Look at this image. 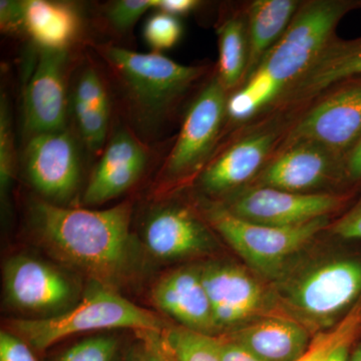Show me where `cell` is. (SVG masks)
I'll return each instance as SVG.
<instances>
[{"instance_id": "1", "label": "cell", "mask_w": 361, "mask_h": 361, "mask_svg": "<svg viewBox=\"0 0 361 361\" xmlns=\"http://www.w3.org/2000/svg\"><path fill=\"white\" fill-rule=\"evenodd\" d=\"M132 213L128 202L90 210L37 201L30 221L37 238L54 257L99 286L116 291L141 267V248L130 231Z\"/></svg>"}, {"instance_id": "38", "label": "cell", "mask_w": 361, "mask_h": 361, "mask_svg": "<svg viewBox=\"0 0 361 361\" xmlns=\"http://www.w3.org/2000/svg\"><path fill=\"white\" fill-rule=\"evenodd\" d=\"M343 174L353 180H361V137L344 158Z\"/></svg>"}, {"instance_id": "36", "label": "cell", "mask_w": 361, "mask_h": 361, "mask_svg": "<svg viewBox=\"0 0 361 361\" xmlns=\"http://www.w3.org/2000/svg\"><path fill=\"white\" fill-rule=\"evenodd\" d=\"M218 337L221 361H263L245 346L228 336Z\"/></svg>"}, {"instance_id": "30", "label": "cell", "mask_w": 361, "mask_h": 361, "mask_svg": "<svg viewBox=\"0 0 361 361\" xmlns=\"http://www.w3.org/2000/svg\"><path fill=\"white\" fill-rule=\"evenodd\" d=\"M8 106L2 97L0 106V189L1 197H6L11 186L14 171V148L13 130L9 118Z\"/></svg>"}, {"instance_id": "34", "label": "cell", "mask_w": 361, "mask_h": 361, "mask_svg": "<svg viewBox=\"0 0 361 361\" xmlns=\"http://www.w3.org/2000/svg\"><path fill=\"white\" fill-rule=\"evenodd\" d=\"M0 25H1V30L6 32L23 30V1L1 0Z\"/></svg>"}, {"instance_id": "31", "label": "cell", "mask_w": 361, "mask_h": 361, "mask_svg": "<svg viewBox=\"0 0 361 361\" xmlns=\"http://www.w3.org/2000/svg\"><path fill=\"white\" fill-rule=\"evenodd\" d=\"M157 6L158 0H118L106 9V20L116 32H126L142 14Z\"/></svg>"}, {"instance_id": "23", "label": "cell", "mask_w": 361, "mask_h": 361, "mask_svg": "<svg viewBox=\"0 0 361 361\" xmlns=\"http://www.w3.org/2000/svg\"><path fill=\"white\" fill-rule=\"evenodd\" d=\"M145 334V341L161 361H221L218 337L183 326H167L160 334Z\"/></svg>"}, {"instance_id": "14", "label": "cell", "mask_w": 361, "mask_h": 361, "mask_svg": "<svg viewBox=\"0 0 361 361\" xmlns=\"http://www.w3.org/2000/svg\"><path fill=\"white\" fill-rule=\"evenodd\" d=\"M148 158L147 149L132 133L116 130L90 177L84 204L99 205L125 193L141 178Z\"/></svg>"}, {"instance_id": "29", "label": "cell", "mask_w": 361, "mask_h": 361, "mask_svg": "<svg viewBox=\"0 0 361 361\" xmlns=\"http://www.w3.org/2000/svg\"><path fill=\"white\" fill-rule=\"evenodd\" d=\"M144 37L147 44L156 51L172 49L182 37L179 18L158 11L145 25Z\"/></svg>"}, {"instance_id": "12", "label": "cell", "mask_w": 361, "mask_h": 361, "mask_svg": "<svg viewBox=\"0 0 361 361\" xmlns=\"http://www.w3.org/2000/svg\"><path fill=\"white\" fill-rule=\"evenodd\" d=\"M66 52L40 49L25 94V126L30 137L65 130Z\"/></svg>"}, {"instance_id": "19", "label": "cell", "mask_w": 361, "mask_h": 361, "mask_svg": "<svg viewBox=\"0 0 361 361\" xmlns=\"http://www.w3.org/2000/svg\"><path fill=\"white\" fill-rule=\"evenodd\" d=\"M276 135L256 134L233 145L204 170V191L221 194L245 184L260 170L274 146Z\"/></svg>"}, {"instance_id": "5", "label": "cell", "mask_w": 361, "mask_h": 361, "mask_svg": "<svg viewBox=\"0 0 361 361\" xmlns=\"http://www.w3.org/2000/svg\"><path fill=\"white\" fill-rule=\"evenodd\" d=\"M207 218L247 264L269 277H277L287 261L329 223V216H324L301 225L272 227L241 219L223 206L209 209Z\"/></svg>"}, {"instance_id": "18", "label": "cell", "mask_w": 361, "mask_h": 361, "mask_svg": "<svg viewBox=\"0 0 361 361\" xmlns=\"http://www.w3.org/2000/svg\"><path fill=\"white\" fill-rule=\"evenodd\" d=\"M227 336L263 361H296L312 342L300 323L273 316L244 325Z\"/></svg>"}, {"instance_id": "11", "label": "cell", "mask_w": 361, "mask_h": 361, "mask_svg": "<svg viewBox=\"0 0 361 361\" xmlns=\"http://www.w3.org/2000/svg\"><path fill=\"white\" fill-rule=\"evenodd\" d=\"M4 292L13 307L26 312L61 310L73 297V286L63 273L39 259L16 255L4 268Z\"/></svg>"}, {"instance_id": "3", "label": "cell", "mask_w": 361, "mask_h": 361, "mask_svg": "<svg viewBox=\"0 0 361 361\" xmlns=\"http://www.w3.org/2000/svg\"><path fill=\"white\" fill-rule=\"evenodd\" d=\"M97 51L120 82L133 113L148 126L161 120L204 71L159 52L140 54L110 44L99 45Z\"/></svg>"}, {"instance_id": "24", "label": "cell", "mask_w": 361, "mask_h": 361, "mask_svg": "<svg viewBox=\"0 0 361 361\" xmlns=\"http://www.w3.org/2000/svg\"><path fill=\"white\" fill-rule=\"evenodd\" d=\"M219 42V77L226 90L233 89L245 78L248 63V45L246 44L243 21L231 18L218 30Z\"/></svg>"}, {"instance_id": "26", "label": "cell", "mask_w": 361, "mask_h": 361, "mask_svg": "<svg viewBox=\"0 0 361 361\" xmlns=\"http://www.w3.org/2000/svg\"><path fill=\"white\" fill-rule=\"evenodd\" d=\"M361 329V301L353 306L343 320L336 329L324 334H320L311 342L305 355L296 361H323L331 353L332 349L342 342L355 339Z\"/></svg>"}, {"instance_id": "25", "label": "cell", "mask_w": 361, "mask_h": 361, "mask_svg": "<svg viewBox=\"0 0 361 361\" xmlns=\"http://www.w3.org/2000/svg\"><path fill=\"white\" fill-rule=\"evenodd\" d=\"M281 94V89L268 75L256 71L246 85L228 99L226 114L235 121L247 120Z\"/></svg>"}, {"instance_id": "16", "label": "cell", "mask_w": 361, "mask_h": 361, "mask_svg": "<svg viewBox=\"0 0 361 361\" xmlns=\"http://www.w3.org/2000/svg\"><path fill=\"white\" fill-rule=\"evenodd\" d=\"M337 173H343V161L336 156L314 145H297L282 151L263 171L258 187L303 193L324 186Z\"/></svg>"}, {"instance_id": "8", "label": "cell", "mask_w": 361, "mask_h": 361, "mask_svg": "<svg viewBox=\"0 0 361 361\" xmlns=\"http://www.w3.org/2000/svg\"><path fill=\"white\" fill-rule=\"evenodd\" d=\"M226 90L215 75L190 106L163 173L179 178L196 170L205 160L219 134L227 109Z\"/></svg>"}, {"instance_id": "13", "label": "cell", "mask_w": 361, "mask_h": 361, "mask_svg": "<svg viewBox=\"0 0 361 361\" xmlns=\"http://www.w3.org/2000/svg\"><path fill=\"white\" fill-rule=\"evenodd\" d=\"M200 271L218 332L245 322L262 305L260 285L238 266L208 263Z\"/></svg>"}, {"instance_id": "37", "label": "cell", "mask_w": 361, "mask_h": 361, "mask_svg": "<svg viewBox=\"0 0 361 361\" xmlns=\"http://www.w3.org/2000/svg\"><path fill=\"white\" fill-rule=\"evenodd\" d=\"M200 2L196 0H158V11L176 16H184L193 11Z\"/></svg>"}, {"instance_id": "21", "label": "cell", "mask_w": 361, "mask_h": 361, "mask_svg": "<svg viewBox=\"0 0 361 361\" xmlns=\"http://www.w3.org/2000/svg\"><path fill=\"white\" fill-rule=\"evenodd\" d=\"M23 30L40 49L66 51V47L77 37L80 18L70 4L47 0H25Z\"/></svg>"}, {"instance_id": "40", "label": "cell", "mask_w": 361, "mask_h": 361, "mask_svg": "<svg viewBox=\"0 0 361 361\" xmlns=\"http://www.w3.org/2000/svg\"><path fill=\"white\" fill-rule=\"evenodd\" d=\"M126 361H151L148 350L142 349H134L127 356Z\"/></svg>"}, {"instance_id": "15", "label": "cell", "mask_w": 361, "mask_h": 361, "mask_svg": "<svg viewBox=\"0 0 361 361\" xmlns=\"http://www.w3.org/2000/svg\"><path fill=\"white\" fill-rule=\"evenodd\" d=\"M144 239L149 253L161 260L201 255L215 247L205 226L180 207H165L152 214L145 226Z\"/></svg>"}, {"instance_id": "32", "label": "cell", "mask_w": 361, "mask_h": 361, "mask_svg": "<svg viewBox=\"0 0 361 361\" xmlns=\"http://www.w3.org/2000/svg\"><path fill=\"white\" fill-rule=\"evenodd\" d=\"M73 99L82 102L90 108L110 115V103L106 87L94 68H87L78 78Z\"/></svg>"}, {"instance_id": "9", "label": "cell", "mask_w": 361, "mask_h": 361, "mask_svg": "<svg viewBox=\"0 0 361 361\" xmlns=\"http://www.w3.org/2000/svg\"><path fill=\"white\" fill-rule=\"evenodd\" d=\"M341 204L332 194L293 193L256 187L240 194L226 207L241 219L272 227H290L329 216Z\"/></svg>"}, {"instance_id": "17", "label": "cell", "mask_w": 361, "mask_h": 361, "mask_svg": "<svg viewBox=\"0 0 361 361\" xmlns=\"http://www.w3.org/2000/svg\"><path fill=\"white\" fill-rule=\"evenodd\" d=\"M154 303L180 326L201 334H217L212 307L202 280L200 267L169 273L154 287Z\"/></svg>"}, {"instance_id": "27", "label": "cell", "mask_w": 361, "mask_h": 361, "mask_svg": "<svg viewBox=\"0 0 361 361\" xmlns=\"http://www.w3.org/2000/svg\"><path fill=\"white\" fill-rule=\"evenodd\" d=\"M73 106L78 129L85 145L90 151H99L106 142L110 115L90 108L77 99H73Z\"/></svg>"}, {"instance_id": "35", "label": "cell", "mask_w": 361, "mask_h": 361, "mask_svg": "<svg viewBox=\"0 0 361 361\" xmlns=\"http://www.w3.org/2000/svg\"><path fill=\"white\" fill-rule=\"evenodd\" d=\"M332 231L343 239H361V201L337 221Z\"/></svg>"}, {"instance_id": "6", "label": "cell", "mask_w": 361, "mask_h": 361, "mask_svg": "<svg viewBox=\"0 0 361 361\" xmlns=\"http://www.w3.org/2000/svg\"><path fill=\"white\" fill-rule=\"evenodd\" d=\"M281 285L282 300L294 314L311 325L330 324L360 295L361 262L327 259Z\"/></svg>"}, {"instance_id": "10", "label": "cell", "mask_w": 361, "mask_h": 361, "mask_svg": "<svg viewBox=\"0 0 361 361\" xmlns=\"http://www.w3.org/2000/svg\"><path fill=\"white\" fill-rule=\"evenodd\" d=\"M25 159L30 182L51 203L68 201L77 192L80 158L75 142L66 130L30 137Z\"/></svg>"}, {"instance_id": "20", "label": "cell", "mask_w": 361, "mask_h": 361, "mask_svg": "<svg viewBox=\"0 0 361 361\" xmlns=\"http://www.w3.org/2000/svg\"><path fill=\"white\" fill-rule=\"evenodd\" d=\"M361 75V39L330 42L310 70L282 94L281 101L298 103L317 97L331 85Z\"/></svg>"}, {"instance_id": "39", "label": "cell", "mask_w": 361, "mask_h": 361, "mask_svg": "<svg viewBox=\"0 0 361 361\" xmlns=\"http://www.w3.org/2000/svg\"><path fill=\"white\" fill-rule=\"evenodd\" d=\"M353 341V339H349V341L342 342L336 348L332 349L331 353L323 361H348L349 348Z\"/></svg>"}, {"instance_id": "28", "label": "cell", "mask_w": 361, "mask_h": 361, "mask_svg": "<svg viewBox=\"0 0 361 361\" xmlns=\"http://www.w3.org/2000/svg\"><path fill=\"white\" fill-rule=\"evenodd\" d=\"M120 342L115 336L89 337L66 349L56 361H115Z\"/></svg>"}, {"instance_id": "2", "label": "cell", "mask_w": 361, "mask_h": 361, "mask_svg": "<svg viewBox=\"0 0 361 361\" xmlns=\"http://www.w3.org/2000/svg\"><path fill=\"white\" fill-rule=\"evenodd\" d=\"M166 323L151 311L140 307L113 289L99 286L75 307L45 318L13 319L7 330L35 350H45L56 342L82 332L132 329L160 334Z\"/></svg>"}, {"instance_id": "22", "label": "cell", "mask_w": 361, "mask_h": 361, "mask_svg": "<svg viewBox=\"0 0 361 361\" xmlns=\"http://www.w3.org/2000/svg\"><path fill=\"white\" fill-rule=\"evenodd\" d=\"M299 4L293 0H257L248 8V63L245 80L257 70L268 51L280 37L298 11Z\"/></svg>"}, {"instance_id": "7", "label": "cell", "mask_w": 361, "mask_h": 361, "mask_svg": "<svg viewBox=\"0 0 361 361\" xmlns=\"http://www.w3.org/2000/svg\"><path fill=\"white\" fill-rule=\"evenodd\" d=\"M360 137L361 82L341 87L307 111L289 133L284 149L314 145L343 161Z\"/></svg>"}, {"instance_id": "4", "label": "cell", "mask_w": 361, "mask_h": 361, "mask_svg": "<svg viewBox=\"0 0 361 361\" xmlns=\"http://www.w3.org/2000/svg\"><path fill=\"white\" fill-rule=\"evenodd\" d=\"M356 6L355 2L341 0H315L303 4L257 70L284 92L310 70L331 42L342 16Z\"/></svg>"}, {"instance_id": "33", "label": "cell", "mask_w": 361, "mask_h": 361, "mask_svg": "<svg viewBox=\"0 0 361 361\" xmlns=\"http://www.w3.org/2000/svg\"><path fill=\"white\" fill-rule=\"evenodd\" d=\"M0 361H37L25 341L8 330L0 332Z\"/></svg>"}, {"instance_id": "41", "label": "cell", "mask_w": 361, "mask_h": 361, "mask_svg": "<svg viewBox=\"0 0 361 361\" xmlns=\"http://www.w3.org/2000/svg\"><path fill=\"white\" fill-rule=\"evenodd\" d=\"M348 361H361V344L355 349Z\"/></svg>"}]
</instances>
